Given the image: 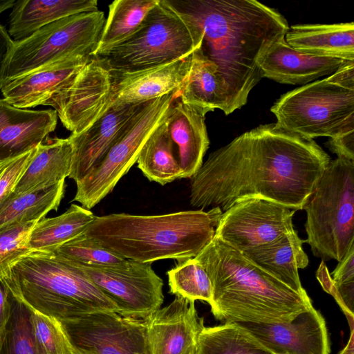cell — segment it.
I'll list each match as a JSON object with an SVG mask.
<instances>
[{
    "label": "cell",
    "instance_id": "1",
    "mask_svg": "<svg viewBox=\"0 0 354 354\" xmlns=\"http://www.w3.org/2000/svg\"><path fill=\"white\" fill-rule=\"evenodd\" d=\"M313 140L276 123L260 125L213 151L192 176L190 204L226 211L248 197L303 207L330 162Z\"/></svg>",
    "mask_w": 354,
    "mask_h": 354
},
{
    "label": "cell",
    "instance_id": "2",
    "mask_svg": "<svg viewBox=\"0 0 354 354\" xmlns=\"http://www.w3.org/2000/svg\"><path fill=\"white\" fill-rule=\"evenodd\" d=\"M203 33V54L216 67L225 115L244 106L262 79L258 60L289 30L276 10L255 0H165Z\"/></svg>",
    "mask_w": 354,
    "mask_h": 354
},
{
    "label": "cell",
    "instance_id": "3",
    "mask_svg": "<svg viewBox=\"0 0 354 354\" xmlns=\"http://www.w3.org/2000/svg\"><path fill=\"white\" fill-rule=\"evenodd\" d=\"M194 259L211 281L209 306L218 320L288 322L313 307L307 293L294 291L216 235Z\"/></svg>",
    "mask_w": 354,
    "mask_h": 354
},
{
    "label": "cell",
    "instance_id": "4",
    "mask_svg": "<svg viewBox=\"0 0 354 354\" xmlns=\"http://www.w3.org/2000/svg\"><path fill=\"white\" fill-rule=\"evenodd\" d=\"M222 214L216 207L154 216H95L84 234L125 259L183 261L194 258L212 240Z\"/></svg>",
    "mask_w": 354,
    "mask_h": 354
},
{
    "label": "cell",
    "instance_id": "5",
    "mask_svg": "<svg viewBox=\"0 0 354 354\" xmlns=\"http://www.w3.org/2000/svg\"><path fill=\"white\" fill-rule=\"evenodd\" d=\"M18 301L59 322L117 306L79 265L54 251H31L1 280Z\"/></svg>",
    "mask_w": 354,
    "mask_h": 354
},
{
    "label": "cell",
    "instance_id": "6",
    "mask_svg": "<svg viewBox=\"0 0 354 354\" xmlns=\"http://www.w3.org/2000/svg\"><path fill=\"white\" fill-rule=\"evenodd\" d=\"M276 124L313 140L354 131V62H344L323 80L283 95L270 109Z\"/></svg>",
    "mask_w": 354,
    "mask_h": 354
},
{
    "label": "cell",
    "instance_id": "7",
    "mask_svg": "<svg viewBox=\"0 0 354 354\" xmlns=\"http://www.w3.org/2000/svg\"><path fill=\"white\" fill-rule=\"evenodd\" d=\"M305 229L313 254L342 261L354 245V161H330L308 196Z\"/></svg>",
    "mask_w": 354,
    "mask_h": 354
},
{
    "label": "cell",
    "instance_id": "8",
    "mask_svg": "<svg viewBox=\"0 0 354 354\" xmlns=\"http://www.w3.org/2000/svg\"><path fill=\"white\" fill-rule=\"evenodd\" d=\"M202 32L160 0L125 41L95 57L113 73H133L170 63L200 48Z\"/></svg>",
    "mask_w": 354,
    "mask_h": 354
},
{
    "label": "cell",
    "instance_id": "9",
    "mask_svg": "<svg viewBox=\"0 0 354 354\" xmlns=\"http://www.w3.org/2000/svg\"><path fill=\"white\" fill-rule=\"evenodd\" d=\"M105 21L101 10L81 12L49 24L24 40L13 41L1 82L64 57L94 56Z\"/></svg>",
    "mask_w": 354,
    "mask_h": 354
},
{
    "label": "cell",
    "instance_id": "10",
    "mask_svg": "<svg viewBox=\"0 0 354 354\" xmlns=\"http://www.w3.org/2000/svg\"><path fill=\"white\" fill-rule=\"evenodd\" d=\"M174 92L142 104L100 162L76 183L73 201L91 209L112 192L136 162L146 140L167 118Z\"/></svg>",
    "mask_w": 354,
    "mask_h": 354
},
{
    "label": "cell",
    "instance_id": "11",
    "mask_svg": "<svg viewBox=\"0 0 354 354\" xmlns=\"http://www.w3.org/2000/svg\"><path fill=\"white\" fill-rule=\"evenodd\" d=\"M77 263L117 306L120 315L146 320L160 308L164 300L163 281L153 270L151 263L129 259L114 267Z\"/></svg>",
    "mask_w": 354,
    "mask_h": 354
},
{
    "label": "cell",
    "instance_id": "12",
    "mask_svg": "<svg viewBox=\"0 0 354 354\" xmlns=\"http://www.w3.org/2000/svg\"><path fill=\"white\" fill-rule=\"evenodd\" d=\"M59 323L81 354H151L145 320L98 311Z\"/></svg>",
    "mask_w": 354,
    "mask_h": 354
},
{
    "label": "cell",
    "instance_id": "13",
    "mask_svg": "<svg viewBox=\"0 0 354 354\" xmlns=\"http://www.w3.org/2000/svg\"><path fill=\"white\" fill-rule=\"evenodd\" d=\"M295 212L263 198H242L223 212L215 235L244 252L294 231L292 217Z\"/></svg>",
    "mask_w": 354,
    "mask_h": 354
},
{
    "label": "cell",
    "instance_id": "14",
    "mask_svg": "<svg viewBox=\"0 0 354 354\" xmlns=\"http://www.w3.org/2000/svg\"><path fill=\"white\" fill-rule=\"evenodd\" d=\"M112 85L110 70L93 56L44 106L53 107L64 127L77 134L91 127L111 107Z\"/></svg>",
    "mask_w": 354,
    "mask_h": 354
},
{
    "label": "cell",
    "instance_id": "15",
    "mask_svg": "<svg viewBox=\"0 0 354 354\" xmlns=\"http://www.w3.org/2000/svg\"><path fill=\"white\" fill-rule=\"evenodd\" d=\"M273 354H329L325 319L313 307L280 323L234 322Z\"/></svg>",
    "mask_w": 354,
    "mask_h": 354
},
{
    "label": "cell",
    "instance_id": "16",
    "mask_svg": "<svg viewBox=\"0 0 354 354\" xmlns=\"http://www.w3.org/2000/svg\"><path fill=\"white\" fill-rule=\"evenodd\" d=\"M194 302L176 296L169 305L145 320L151 354H192L196 351L198 336L204 325Z\"/></svg>",
    "mask_w": 354,
    "mask_h": 354
},
{
    "label": "cell",
    "instance_id": "17",
    "mask_svg": "<svg viewBox=\"0 0 354 354\" xmlns=\"http://www.w3.org/2000/svg\"><path fill=\"white\" fill-rule=\"evenodd\" d=\"M93 57H64L20 77L2 82L0 91L3 99L19 109L44 106L70 83Z\"/></svg>",
    "mask_w": 354,
    "mask_h": 354
},
{
    "label": "cell",
    "instance_id": "18",
    "mask_svg": "<svg viewBox=\"0 0 354 354\" xmlns=\"http://www.w3.org/2000/svg\"><path fill=\"white\" fill-rule=\"evenodd\" d=\"M145 103V102H144ZM143 103L112 106L86 130L71 133L72 160L68 178L81 181L102 160Z\"/></svg>",
    "mask_w": 354,
    "mask_h": 354
},
{
    "label": "cell",
    "instance_id": "19",
    "mask_svg": "<svg viewBox=\"0 0 354 354\" xmlns=\"http://www.w3.org/2000/svg\"><path fill=\"white\" fill-rule=\"evenodd\" d=\"M192 54L170 63L133 73H111L112 106L136 104L177 91L185 79Z\"/></svg>",
    "mask_w": 354,
    "mask_h": 354
},
{
    "label": "cell",
    "instance_id": "20",
    "mask_svg": "<svg viewBox=\"0 0 354 354\" xmlns=\"http://www.w3.org/2000/svg\"><path fill=\"white\" fill-rule=\"evenodd\" d=\"M54 109H19L0 98V162L35 149L56 129Z\"/></svg>",
    "mask_w": 354,
    "mask_h": 354
},
{
    "label": "cell",
    "instance_id": "21",
    "mask_svg": "<svg viewBox=\"0 0 354 354\" xmlns=\"http://www.w3.org/2000/svg\"><path fill=\"white\" fill-rule=\"evenodd\" d=\"M346 62L297 50L286 42L284 35L263 53L258 60V66L263 77L282 84H307L333 74Z\"/></svg>",
    "mask_w": 354,
    "mask_h": 354
},
{
    "label": "cell",
    "instance_id": "22",
    "mask_svg": "<svg viewBox=\"0 0 354 354\" xmlns=\"http://www.w3.org/2000/svg\"><path fill=\"white\" fill-rule=\"evenodd\" d=\"M205 115L179 99H174L169 107L166 124L183 178L193 176L203 163L209 145Z\"/></svg>",
    "mask_w": 354,
    "mask_h": 354
},
{
    "label": "cell",
    "instance_id": "23",
    "mask_svg": "<svg viewBox=\"0 0 354 354\" xmlns=\"http://www.w3.org/2000/svg\"><path fill=\"white\" fill-rule=\"evenodd\" d=\"M304 243L294 230L269 243L241 253L294 291L305 294L306 292L301 286L298 271L309 263L302 248Z\"/></svg>",
    "mask_w": 354,
    "mask_h": 354
},
{
    "label": "cell",
    "instance_id": "24",
    "mask_svg": "<svg viewBox=\"0 0 354 354\" xmlns=\"http://www.w3.org/2000/svg\"><path fill=\"white\" fill-rule=\"evenodd\" d=\"M285 39L304 53L354 62L353 22L292 26Z\"/></svg>",
    "mask_w": 354,
    "mask_h": 354
},
{
    "label": "cell",
    "instance_id": "25",
    "mask_svg": "<svg viewBox=\"0 0 354 354\" xmlns=\"http://www.w3.org/2000/svg\"><path fill=\"white\" fill-rule=\"evenodd\" d=\"M12 8L8 32L14 41L24 40L60 19L98 10L96 0H18Z\"/></svg>",
    "mask_w": 354,
    "mask_h": 354
},
{
    "label": "cell",
    "instance_id": "26",
    "mask_svg": "<svg viewBox=\"0 0 354 354\" xmlns=\"http://www.w3.org/2000/svg\"><path fill=\"white\" fill-rule=\"evenodd\" d=\"M72 145L68 138H49L37 147L36 152L16 184L13 193L24 194L54 185L68 176Z\"/></svg>",
    "mask_w": 354,
    "mask_h": 354
},
{
    "label": "cell",
    "instance_id": "27",
    "mask_svg": "<svg viewBox=\"0 0 354 354\" xmlns=\"http://www.w3.org/2000/svg\"><path fill=\"white\" fill-rule=\"evenodd\" d=\"M174 99H179L205 114L216 109L224 110L216 67L199 48L192 53L189 72L174 92Z\"/></svg>",
    "mask_w": 354,
    "mask_h": 354
},
{
    "label": "cell",
    "instance_id": "28",
    "mask_svg": "<svg viewBox=\"0 0 354 354\" xmlns=\"http://www.w3.org/2000/svg\"><path fill=\"white\" fill-rule=\"evenodd\" d=\"M94 217L90 209L71 204L62 214L39 221L30 233L28 247L31 251H54L82 234Z\"/></svg>",
    "mask_w": 354,
    "mask_h": 354
},
{
    "label": "cell",
    "instance_id": "29",
    "mask_svg": "<svg viewBox=\"0 0 354 354\" xmlns=\"http://www.w3.org/2000/svg\"><path fill=\"white\" fill-rule=\"evenodd\" d=\"M166 119L146 140L136 161L138 167L148 180L161 185L183 178Z\"/></svg>",
    "mask_w": 354,
    "mask_h": 354
},
{
    "label": "cell",
    "instance_id": "30",
    "mask_svg": "<svg viewBox=\"0 0 354 354\" xmlns=\"http://www.w3.org/2000/svg\"><path fill=\"white\" fill-rule=\"evenodd\" d=\"M64 191L65 180L33 192L21 194L12 192L0 203V227L44 218L51 210H57Z\"/></svg>",
    "mask_w": 354,
    "mask_h": 354
},
{
    "label": "cell",
    "instance_id": "31",
    "mask_svg": "<svg viewBox=\"0 0 354 354\" xmlns=\"http://www.w3.org/2000/svg\"><path fill=\"white\" fill-rule=\"evenodd\" d=\"M159 1H113L109 6V15L94 56L107 51L132 35Z\"/></svg>",
    "mask_w": 354,
    "mask_h": 354
},
{
    "label": "cell",
    "instance_id": "32",
    "mask_svg": "<svg viewBox=\"0 0 354 354\" xmlns=\"http://www.w3.org/2000/svg\"><path fill=\"white\" fill-rule=\"evenodd\" d=\"M196 354H273L247 330L234 322L203 326L196 344Z\"/></svg>",
    "mask_w": 354,
    "mask_h": 354
},
{
    "label": "cell",
    "instance_id": "33",
    "mask_svg": "<svg viewBox=\"0 0 354 354\" xmlns=\"http://www.w3.org/2000/svg\"><path fill=\"white\" fill-rule=\"evenodd\" d=\"M170 292L189 301L211 303L212 286L204 268L194 258L179 261L167 272Z\"/></svg>",
    "mask_w": 354,
    "mask_h": 354
},
{
    "label": "cell",
    "instance_id": "34",
    "mask_svg": "<svg viewBox=\"0 0 354 354\" xmlns=\"http://www.w3.org/2000/svg\"><path fill=\"white\" fill-rule=\"evenodd\" d=\"M10 304L9 319L0 331V354H38L32 333L31 309L11 294Z\"/></svg>",
    "mask_w": 354,
    "mask_h": 354
},
{
    "label": "cell",
    "instance_id": "35",
    "mask_svg": "<svg viewBox=\"0 0 354 354\" xmlns=\"http://www.w3.org/2000/svg\"><path fill=\"white\" fill-rule=\"evenodd\" d=\"M58 254L78 263L89 266L114 267L127 259L102 247L84 233L54 250Z\"/></svg>",
    "mask_w": 354,
    "mask_h": 354
},
{
    "label": "cell",
    "instance_id": "36",
    "mask_svg": "<svg viewBox=\"0 0 354 354\" xmlns=\"http://www.w3.org/2000/svg\"><path fill=\"white\" fill-rule=\"evenodd\" d=\"M30 324L38 354L73 353V348L57 320L32 310Z\"/></svg>",
    "mask_w": 354,
    "mask_h": 354
},
{
    "label": "cell",
    "instance_id": "37",
    "mask_svg": "<svg viewBox=\"0 0 354 354\" xmlns=\"http://www.w3.org/2000/svg\"><path fill=\"white\" fill-rule=\"evenodd\" d=\"M37 222L15 223L0 227V280L16 262L31 252L28 237Z\"/></svg>",
    "mask_w": 354,
    "mask_h": 354
},
{
    "label": "cell",
    "instance_id": "38",
    "mask_svg": "<svg viewBox=\"0 0 354 354\" xmlns=\"http://www.w3.org/2000/svg\"><path fill=\"white\" fill-rule=\"evenodd\" d=\"M331 281L334 296L351 316L353 317L354 299V245L344 258L338 262Z\"/></svg>",
    "mask_w": 354,
    "mask_h": 354
},
{
    "label": "cell",
    "instance_id": "39",
    "mask_svg": "<svg viewBox=\"0 0 354 354\" xmlns=\"http://www.w3.org/2000/svg\"><path fill=\"white\" fill-rule=\"evenodd\" d=\"M37 148L0 162V203L10 195L33 158Z\"/></svg>",
    "mask_w": 354,
    "mask_h": 354
},
{
    "label": "cell",
    "instance_id": "40",
    "mask_svg": "<svg viewBox=\"0 0 354 354\" xmlns=\"http://www.w3.org/2000/svg\"><path fill=\"white\" fill-rule=\"evenodd\" d=\"M327 145L337 158L354 161V131L330 138Z\"/></svg>",
    "mask_w": 354,
    "mask_h": 354
},
{
    "label": "cell",
    "instance_id": "41",
    "mask_svg": "<svg viewBox=\"0 0 354 354\" xmlns=\"http://www.w3.org/2000/svg\"><path fill=\"white\" fill-rule=\"evenodd\" d=\"M10 293L0 280V331L6 326L10 314Z\"/></svg>",
    "mask_w": 354,
    "mask_h": 354
},
{
    "label": "cell",
    "instance_id": "42",
    "mask_svg": "<svg viewBox=\"0 0 354 354\" xmlns=\"http://www.w3.org/2000/svg\"><path fill=\"white\" fill-rule=\"evenodd\" d=\"M12 44L13 40L10 37L6 28L0 24V83L3 65Z\"/></svg>",
    "mask_w": 354,
    "mask_h": 354
},
{
    "label": "cell",
    "instance_id": "43",
    "mask_svg": "<svg viewBox=\"0 0 354 354\" xmlns=\"http://www.w3.org/2000/svg\"><path fill=\"white\" fill-rule=\"evenodd\" d=\"M354 334L353 327L351 328V335L348 344L339 353V354H354Z\"/></svg>",
    "mask_w": 354,
    "mask_h": 354
},
{
    "label": "cell",
    "instance_id": "44",
    "mask_svg": "<svg viewBox=\"0 0 354 354\" xmlns=\"http://www.w3.org/2000/svg\"><path fill=\"white\" fill-rule=\"evenodd\" d=\"M16 0H0V14L12 8Z\"/></svg>",
    "mask_w": 354,
    "mask_h": 354
},
{
    "label": "cell",
    "instance_id": "45",
    "mask_svg": "<svg viewBox=\"0 0 354 354\" xmlns=\"http://www.w3.org/2000/svg\"><path fill=\"white\" fill-rule=\"evenodd\" d=\"M72 354H81V353H80L79 352L73 350V353Z\"/></svg>",
    "mask_w": 354,
    "mask_h": 354
},
{
    "label": "cell",
    "instance_id": "46",
    "mask_svg": "<svg viewBox=\"0 0 354 354\" xmlns=\"http://www.w3.org/2000/svg\"><path fill=\"white\" fill-rule=\"evenodd\" d=\"M192 354H196V351L192 353Z\"/></svg>",
    "mask_w": 354,
    "mask_h": 354
}]
</instances>
